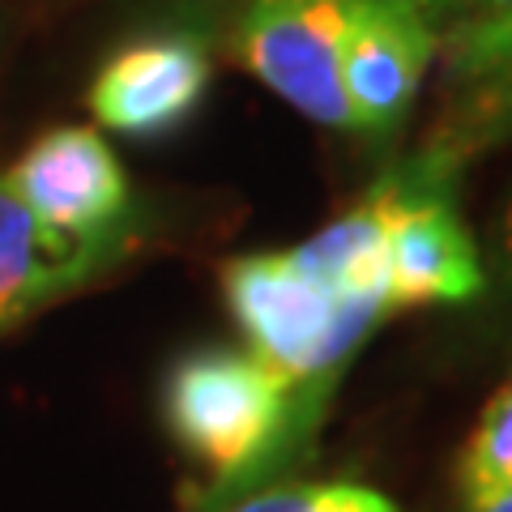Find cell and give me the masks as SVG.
I'll list each match as a JSON object with an SVG mask.
<instances>
[{
    "mask_svg": "<svg viewBox=\"0 0 512 512\" xmlns=\"http://www.w3.org/2000/svg\"><path fill=\"white\" fill-rule=\"evenodd\" d=\"M222 295L248 350L303 410L325 402V389L384 320L333 295V286L320 282L295 248L227 261Z\"/></svg>",
    "mask_w": 512,
    "mask_h": 512,
    "instance_id": "obj_1",
    "label": "cell"
},
{
    "mask_svg": "<svg viewBox=\"0 0 512 512\" xmlns=\"http://www.w3.org/2000/svg\"><path fill=\"white\" fill-rule=\"evenodd\" d=\"M299 410L248 346L188 350L163 384V419L175 444L214 478V495L261 474L291 440Z\"/></svg>",
    "mask_w": 512,
    "mask_h": 512,
    "instance_id": "obj_2",
    "label": "cell"
},
{
    "mask_svg": "<svg viewBox=\"0 0 512 512\" xmlns=\"http://www.w3.org/2000/svg\"><path fill=\"white\" fill-rule=\"evenodd\" d=\"M350 0H244L231 26L239 64L286 107L320 128L350 133L338 47Z\"/></svg>",
    "mask_w": 512,
    "mask_h": 512,
    "instance_id": "obj_3",
    "label": "cell"
},
{
    "mask_svg": "<svg viewBox=\"0 0 512 512\" xmlns=\"http://www.w3.org/2000/svg\"><path fill=\"white\" fill-rule=\"evenodd\" d=\"M444 111L406 167L427 184H453L470 158L512 141V9L440 35Z\"/></svg>",
    "mask_w": 512,
    "mask_h": 512,
    "instance_id": "obj_4",
    "label": "cell"
},
{
    "mask_svg": "<svg viewBox=\"0 0 512 512\" xmlns=\"http://www.w3.org/2000/svg\"><path fill=\"white\" fill-rule=\"evenodd\" d=\"M436 56L440 30L410 0H350L338 47L350 133H397L419 99V86Z\"/></svg>",
    "mask_w": 512,
    "mask_h": 512,
    "instance_id": "obj_5",
    "label": "cell"
},
{
    "mask_svg": "<svg viewBox=\"0 0 512 512\" xmlns=\"http://www.w3.org/2000/svg\"><path fill=\"white\" fill-rule=\"evenodd\" d=\"M389 188V308L470 303L487 291V265L474 235L457 218L444 184H427L410 171L384 180Z\"/></svg>",
    "mask_w": 512,
    "mask_h": 512,
    "instance_id": "obj_6",
    "label": "cell"
},
{
    "mask_svg": "<svg viewBox=\"0 0 512 512\" xmlns=\"http://www.w3.org/2000/svg\"><path fill=\"white\" fill-rule=\"evenodd\" d=\"M5 184L18 192L39 222L64 235H107L133 227V188L116 150L82 124L47 128L26 154L5 171Z\"/></svg>",
    "mask_w": 512,
    "mask_h": 512,
    "instance_id": "obj_7",
    "label": "cell"
},
{
    "mask_svg": "<svg viewBox=\"0 0 512 512\" xmlns=\"http://www.w3.org/2000/svg\"><path fill=\"white\" fill-rule=\"evenodd\" d=\"M137 244V222L107 235H64L18 201L0 175V338L64 295L116 269Z\"/></svg>",
    "mask_w": 512,
    "mask_h": 512,
    "instance_id": "obj_8",
    "label": "cell"
},
{
    "mask_svg": "<svg viewBox=\"0 0 512 512\" xmlns=\"http://www.w3.org/2000/svg\"><path fill=\"white\" fill-rule=\"evenodd\" d=\"M210 77L214 64L201 39L150 35L103 60L90 82V111L111 133L167 137L201 107Z\"/></svg>",
    "mask_w": 512,
    "mask_h": 512,
    "instance_id": "obj_9",
    "label": "cell"
},
{
    "mask_svg": "<svg viewBox=\"0 0 512 512\" xmlns=\"http://www.w3.org/2000/svg\"><path fill=\"white\" fill-rule=\"evenodd\" d=\"M457 495L466 512L512 495V376L495 389L483 419L470 431L457 466Z\"/></svg>",
    "mask_w": 512,
    "mask_h": 512,
    "instance_id": "obj_10",
    "label": "cell"
},
{
    "mask_svg": "<svg viewBox=\"0 0 512 512\" xmlns=\"http://www.w3.org/2000/svg\"><path fill=\"white\" fill-rule=\"evenodd\" d=\"M227 512H397L393 500L359 483H286L252 491Z\"/></svg>",
    "mask_w": 512,
    "mask_h": 512,
    "instance_id": "obj_11",
    "label": "cell"
},
{
    "mask_svg": "<svg viewBox=\"0 0 512 512\" xmlns=\"http://www.w3.org/2000/svg\"><path fill=\"white\" fill-rule=\"evenodd\" d=\"M423 18L448 35L457 26H470V22H483V18H500V13L512 9V0H410Z\"/></svg>",
    "mask_w": 512,
    "mask_h": 512,
    "instance_id": "obj_12",
    "label": "cell"
},
{
    "mask_svg": "<svg viewBox=\"0 0 512 512\" xmlns=\"http://www.w3.org/2000/svg\"><path fill=\"white\" fill-rule=\"evenodd\" d=\"M495 265L487 274V286L495 291V303H500V312L512 316V197H508V210L500 218V231H495Z\"/></svg>",
    "mask_w": 512,
    "mask_h": 512,
    "instance_id": "obj_13",
    "label": "cell"
},
{
    "mask_svg": "<svg viewBox=\"0 0 512 512\" xmlns=\"http://www.w3.org/2000/svg\"><path fill=\"white\" fill-rule=\"evenodd\" d=\"M478 512H512V495H504V500H495L487 508H478Z\"/></svg>",
    "mask_w": 512,
    "mask_h": 512,
    "instance_id": "obj_14",
    "label": "cell"
},
{
    "mask_svg": "<svg viewBox=\"0 0 512 512\" xmlns=\"http://www.w3.org/2000/svg\"><path fill=\"white\" fill-rule=\"evenodd\" d=\"M188 5H201V0H188Z\"/></svg>",
    "mask_w": 512,
    "mask_h": 512,
    "instance_id": "obj_15",
    "label": "cell"
}]
</instances>
